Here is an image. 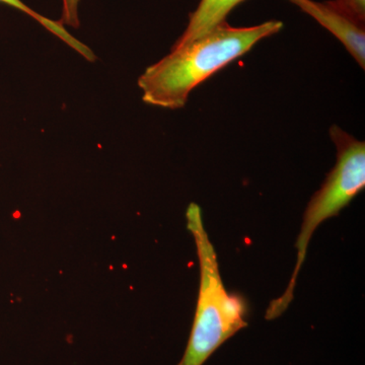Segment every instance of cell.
<instances>
[{"label": "cell", "mask_w": 365, "mask_h": 365, "mask_svg": "<svg viewBox=\"0 0 365 365\" xmlns=\"http://www.w3.org/2000/svg\"><path fill=\"white\" fill-rule=\"evenodd\" d=\"M78 4L79 0H62V16L60 23L62 25L72 26V28H78L79 16H78Z\"/></svg>", "instance_id": "6"}, {"label": "cell", "mask_w": 365, "mask_h": 365, "mask_svg": "<svg viewBox=\"0 0 365 365\" xmlns=\"http://www.w3.org/2000/svg\"><path fill=\"white\" fill-rule=\"evenodd\" d=\"M282 28L280 21L241 28L225 21L189 44L172 47L169 55L148 67L139 78L143 102L181 109L196 86Z\"/></svg>", "instance_id": "1"}, {"label": "cell", "mask_w": 365, "mask_h": 365, "mask_svg": "<svg viewBox=\"0 0 365 365\" xmlns=\"http://www.w3.org/2000/svg\"><path fill=\"white\" fill-rule=\"evenodd\" d=\"M186 218L198 255L200 287L188 345L178 365H203L225 341L248 326L245 321L248 304L241 294L225 289L217 255L204 227L200 206L190 203Z\"/></svg>", "instance_id": "2"}, {"label": "cell", "mask_w": 365, "mask_h": 365, "mask_svg": "<svg viewBox=\"0 0 365 365\" xmlns=\"http://www.w3.org/2000/svg\"><path fill=\"white\" fill-rule=\"evenodd\" d=\"M329 132L337 150V162L307 204L295 244L297 265L284 294L269 304L265 314L267 319H277L294 300L297 276L306 260L307 247L317 228L329 218L339 215L340 211L365 188L364 141L359 140L337 125H333Z\"/></svg>", "instance_id": "3"}, {"label": "cell", "mask_w": 365, "mask_h": 365, "mask_svg": "<svg viewBox=\"0 0 365 365\" xmlns=\"http://www.w3.org/2000/svg\"><path fill=\"white\" fill-rule=\"evenodd\" d=\"M245 0H200L193 13L190 14L188 25L184 33L173 47H181L204 34L209 32L215 26L227 21V16Z\"/></svg>", "instance_id": "5"}, {"label": "cell", "mask_w": 365, "mask_h": 365, "mask_svg": "<svg viewBox=\"0 0 365 365\" xmlns=\"http://www.w3.org/2000/svg\"><path fill=\"white\" fill-rule=\"evenodd\" d=\"M318 21L342 43L362 69L365 67V23L348 14L335 0H288Z\"/></svg>", "instance_id": "4"}, {"label": "cell", "mask_w": 365, "mask_h": 365, "mask_svg": "<svg viewBox=\"0 0 365 365\" xmlns=\"http://www.w3.org/2000/svg\"><path fill=\"white\" fill-rule=\"evenodd\" d=\"M335 1L348 14L365 23V0H335Z\"/></svg>", "instance_id": "7"}]
</instances>
